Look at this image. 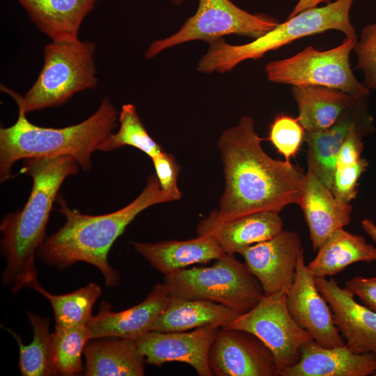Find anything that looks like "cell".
I'll list each match as a JSON object with an SVG mask.
<instances>
[{"label": "cell", "mask_w": 376, "mask_h": 376, "mask_svg": "<svg viewBox=\"0 0 376 376\" xmlns=\"http://www.w3.org/2000/svg\"><path fill=\"white\" fill-rule=\"evenodd\" d=\"M376 261V246L365 237L345 230H335L318 248L316 256L307 265L315 277L336 275L349 265Z\"/></svg>", "instance_id": "484cf974"}, {"label": "cell", "mask_w": 376, "mask_h": 376, "mask_svg": "<svg viewBox=\"0 0 376 376\" xmlns=\"http://www.w3.org/2000/svg\"><path fill=\"white\" fill-rule=\"evenodd\" d=\"M286 296L290 314L318 344L326 347L345 345L335 324L332 310L319 291L315 276L307 268L303 248L297 258L294 281Z\"/></svg>", "instance_id": "7c38bea8"}, {"label": "cell", "mask_w": 376, "mask_h": 376, "mask_svg": "<svg viewBox=\"0 0 376 376\" xmlns=\"http://www.w3.org/2000/svg\"><path fill=\"white\" fill-rule=\"evenodd\" d=\"M239 315L222 304L171 295L166 307L154 322L152 331L176 332L205 327L221 328Z\"/></svg>", "instance_id": "cb8c5ba5"}, {"label": "cell", "mask_w": 376, "mask_h": 376, "mask_svg": "<svg viewBox=\"0 0 376 376\" xmlns=\"http://www.w3.org/2000/svg\"><path fill=\"white\" fill-rule=\"evenodd\" d=\"M160 187L155 174L150 175L141 194L124 207L105 214H84L68 207L61 196L57 210L65 217L63 226L46 237L37 251L42 261L59 270L77 262L94 265L102 273L107 286L120 283V276L107 260L114 242L134 218L146 208L173 201Z\"/></svg>", "instance_id": "3957f363"}, {"label": "cell", "mask_w": 376, "mask_h": 376, "mask_svg": "<svg viewBox=\"0 0 376 376\" xmlns=\"http://www.w3.org/2000/svg\"><path fill=\"white\" fill-rule=\"evenodd\" d=\"M78 171L79 164L69 155L24 159L21 173L33 180L30 196L23 208L5 216L0 226L1 249L6 260L1 282L13 293L32 288L38 282L35 256L46 239L53 203L64 180Z\"/></svg>", "instance_id": "7a4b0ae2"}, {"label": "cell", "mask_w": 376, "mask_h": 376, "mask_svg": "<svg viewBox=\"0 0 376 376\" xmlns=\"http://www.w3.org/2000/svg\"><path fill=\"white\" fill-rule=\"evenodd\" d=\"M172 1L173 2L177 4L180 3L182 1V0H172Z\"/></svg>", "instance_id": "74e56055"}, {"label": "cell", "mask_w": 376, "mask_h": 376, "mask_svg": "<svg viewBox=\"0 0 376 376\" xmlns=\"http://www.w3.org/2000/svg\"><path fill=\"white\" fill-rule=\"evenodd\" d=\"M38 29L52 41L79 40L78 33L97 0H17Z\"/></svg>", "instance_id": "7402d4cb"}, {"label": "cell", "mask_w": 376, "mask_h": 376, "mask_svg": "<svg viewBox=\"0 0 376 376\" xmlns=\"http://www.w3.org/2000/svg\"><path fill=\"white\" fill-rule=\"evenodd\" d=\"M254 120L242 116L218 141L225 189L218 210L222 221L261 211L280 212L299 204L304 173L290 161L277 160L263 149Z\"/></svg>", "instance_id": "6da1fadb"}, {"label": "cell", "mask_w": 376, "mask_h": 376, "mask_svg": "<svg viewBox=\"0 0 376 376\" xmlns=\"http://www.w3.org/2000/svg\"><path fill=\"white\" fill-rule=\"evenodd\" d=\"M354 126L375 130L374 119L369 110V96L359 98L329 127L317 132L305 131L308 170L329 189L338 154Z\"/></svg>", "instance_id": "9a60e30c"}, {"label": "cell", "mask_w": 376, "mask_h": 376, "mask_svg": "<svg viewBox=\"0 0 376 376\" xmlns=\"http://www.w3.org/2000/svg\"><path fill=\"white\" fill-rule=\"evenodd\" d=\"M91 336L87 324L55 327L52 334L53 361L58 375L72 376L83 370L81 356Z\"/></svg>", "instance_id": "f546056e"}, {"label": "cell", "mask_w": 376, "mask_h": 376, "mask_svg": "<svg viewBox=\"0 0 376 376\" xmlns=\"http://www.w3.org/2000/svg\"><path fill=\"white\" fill-rule=\"evenodd\" d=\"M171 294L164 283L155 284L140 304L118 312L103 301L99 313L93 316L87 327L91 338L118 337L134 340L152 331L157 317L166 307Z\"/></svg>", "instance_id": "e0dca14e"}, {"label": "cell", "mask_w": 376, "mask_h": 376, "mask_svg": "<svg viewBox=\"0 0 376 376\" xmlns=\"http://www.w3.org/2000/svg\"><path fill=\"white\" fill-rule=\"evenodd\" d=\"M298 234L283 230L267 240L251 245L240 254L251 273L258 280L264 295L287 294L295 274L301 250Z\"/></svg>", "instance_id": "4fadbf2b"}, {"label": "cell", "mask_w": 376, "mask_h": 376, "mask_svg": "<svg viewBox=\"0 0 376 376\" xmlns=\"http://www.w3.org/2000/svg\"><path fill=\"white\" fill-rule=\"evenodd\" d=\"M357 40L345 38L339 45L327 50L308 46L290 57L271 61L265 66L267 78L276 84L320 86L355 97L370 96V90L355 77L350 63Z\"/></svg>", "instance_id": "ba28073f"}, {"label": "cell", "mask_w": 376, "mask_h": 376, "mask_svg": "<svg viewBox=\"0 0 376 376\" xmlns=\"http://www.w3.org/2000/svg\"><path fill=\"white\" fill-rule=\"evenodd\" d=\"M220 328L198 327L191 331H151L133 340L146 361L161 367L168 362H182L200 376H212L208 354Z\"/></svg>", "instance_id": "5bb4252c"}, {"label": "cell", "mask_w": 376, "mask_h": 376, "mask_svg": "<svg viewBox=\"0 0 376 376\" xmlns=\"http://www.w3.org/2000/svg\"><path fill=\"white\" fill-rule=\"evenodd\" d=\"M375 373V354H357L345 345L326 347L312 339L301 347L299 361L281 376H368Z\"/></svg>", "instance_id": "d6986e66"}, {"label": "cell", "mask_w": 376, "mask_h": 376, "mask_svg": "<svg viewBox=\"0 0 376 376\" xmlns=\"http://www.w3.org/2000/svg\"><path fill=\"white\" fill-rule=\"evenodd\" d=\"M95 49V43L88 40L52 41L44 47V62L37 79L24 96L5 86L1 88L26 113L58 107L75 93L97 87Z\"/></svg>", "instance_id": "8992f818"}, {"label": "cell", "mask_w": 376, "mask_h": 376, "mask_svg": "<svg viewBox=\"0 0 376 376\" xmlns=\"http://www.w3.org/2000/svg\"><path fill=\"white\" fill-rule=\"evenodd\" d=\"M298 107V120L305 131L324 130L360 97L342 91L320 86H292Z\"/></svg>", "instance_id": "d4e9b609"}, {"label": "cell", "mask_w": 376, "mask_h": 376, "mask_svg": "<svg viewBox=\"0 0 376 376\" xmlns=\"http://www.w3.org/2000/svg\"><path fill=\"white\" fill-rule=\"evenodd\" d=\"M33 330V340L24 345L20 336L10 329L3 328L16 340L19 348V368L23 376L57 375L53 361L52 334L49 320L27 312Z\"/></svg>", "instance_id": "4316f807"}, {"label": "cell", "mask_w": 376, "mask_h": 376, "mask_svg": "<svg viewBox=\"0 0 376 376\" xmlns=\"http://www.w3.org/2000/svg\"><path fill=\"white\" fill-rule=\"evenodd\" d=\"M283 230L279 212L261 211L222 221L214 210L198 224V235H209L226 253H240L247 247L271 239Z\"/></svg>", "instance_id": "ac0fdd59"}, {"label": "cell", "mask_w": 376, "mask_h": 376, "mask_svg": "<svg viewBox=\"0 0 376 376\" xmlns=\"http://www.w3.org/2000/svg\"><path fill=\"white\" fill-rule=\"evenodd\" d=\"M19 108L13 125L0 129V181L12 177L15 163L29 157L69 155L85 171L92 167L91 155L113 132L118 111L108 97L89 118L63 128L43 127L29 121Z\"/></svg>", "instance_id": "277c9868"}, {"label": "cell", "mask_w": 376, "mask_h": 376, "mask_svg": "<svg viewBox=\"0 0 376 376\" xmlns=\"http://www.w3.org/2000/svg\"><path fill=\"white\" fill-rule=\"evenodd\" d=\"M368 166V162L363 157L355 162L336 166L331 190L338 201L350 203L357 197L359 179Z\"/></svg>", "instance_id": "d6a6232c"}, {"label": "cell", "mask_w": 376, "mask_h": 376, "mask_svg": "<svg viewBox=\"0 0 376 376\" xmlns=\"http://www.w3.org/2000/svg\"><path fill=\"white\" fill-rule=\"evenodd\" d=\"M305 130L298 118L290 116L278 115L272 122L268 139L285 160L294 157L304 139Z\"/></svg>", "instance_id": "4dcf8cb0"}, {"label": "cell", "mask_w": 376, "mask_h": 376, "mask_svg": "<svg viewBox=\"0 0 376 376\" xmlns=\"http://www.w3.org/2000/svg\"><path fill=\"white\" fill-rule=\"evenodd\" d=\"M118 122V130L107 137L99 150L109 152L128 146L141 150L150 158L163 151L147 132L134 104L123 105Z\"/></svg>", "instance_id": "f1b7e54d"}, {"label": "cell", "mask_w": 376, "mask_h": 376, "mask_svg": "<svg viewBox=\"0 0 376 376\" xmlns=\"http://www.w3.org/2000/svg\"><path fill=\"white\" fill-rule=\"evenodd\" d=\"M161 189L173 201L181 198L178 187L180 167L174 157L164 150L151 158Z\"/></svg>", "instance_id": "836d02e7"}, {"label": "cell", "mask_w": 376, "mask_h": 376, "mask_svg": "<svg viewBox=\"0 0 376 376\" xmlns=\"http://www.w3.org/2000/svg\"><path fill=\"white\" fill-rule=\"evenodd\" d=\"M354 1L336 0L322 7L304 10L246 44L230 45L224 38L212 42L200 59L197 70L203 73L226 72L242 61L259 59L297 39L330 30L339 31L347 38L358 39L350 18Z\"/></svg>", "instance_id": "5b68a950"}, {"label": "cell", "mask_w": 376, "mask_h": 376, "mask_svg": "<svg viewBox=\"0 0 376 376\" xmlns=\"http://www.w3.org/2000/svg\"><path fill=\"white\" fill-rule=\"evenodd\" d=\"M136 252L164 276L196 263L216 260L226 253L209 235L187 240L158 242H132Z\"/></svg>", "instance_id": "44dd1931"}, {"label": "cell", "mask_w": 376, "mask_h": 376, "mask_svg": "<svg viewBox=\"0 0 376 376\" xmlns=\"http://www.w3.org/2000/svg\"><path fill=\"white\" fill-rule=\"evenodd\" d=\"M31 289L49 300L58 327L87 324L93 318V305L102 294L100 286L95 283L70 293L58 295L47 292L38 282Z\"/></svg>", "instance_id": "83f0119b"}, {"label": "cell", "mask_w": 376, "mask_h": 376, "mask_svg": "<svg viewBox=\"0 0 376 376\" xmlns=\"http://www.w3.org/2000/svg\"><path fill=\"white\" fill-rule=\"evenodd\" d=\"M304 213L314 251L336 230L347 226L353 207L338 201L309 170L304 174L298 204Z\"/></svg>", "instance_id": "ffe728a7"}, {"label": "cell", "mask_w": 376, "mask_h": 376, "mask_svg": "<svg viewBox=\"0 0 376 376\" xmlns=\"http://www.w3.org/2000/svg\"><path fill=\"white\" fill-rule=\"evenodd\" d=\"M344 288L357 296L365 306L376 313V276H354L345 282Z\"/></svg>", "instance_id": "e575fe53"}, {"label": "cell", "mask_w": 376, "mask_h": 376, "mask_svg": "<svg viewBox=\"0 0 376 376\" xmlns=\"http://www.w3.org/2000/svg\"><path fill=\"white\" fill-rule=\"evenodd\" d=\"M322 2L329 4L331 3V0H299L288 18L292 17L304 10L315 8Z\"/></svg>", "instance_id": "d590c367"}, {"label": "cell", "mask_w": 376, "mask_h": 376, "mask_svg": "<svg viewBox=\"0 0 376 376\" xmlns=\"http://www.w3.org/2000/svg\"><path fill=\"white\" fill-rule=\"evenodd\" d=\"M375 376H376V373L375 374Z\"/></svg>", "instance_id": "f35d334b"}, {"label": "cell", "mask_w": 376, "mask_h": 376, "mask_svg": "<svg viewBox=\"0 0 376 376\" xmlns=\"http://www.w3.org/2000/svg\"><path fill=\"white\" fill-rule=\"evenodd\" d=\"M363 230L376 243V224L370 219H364L361 221Z\"/></svg>", "instance_id": "8d00e7d4"}, {"label": "cell", "mask_w": 376, "mask_h": 376, "mask_svg": "<svg viewBox=\"0 0 376 376\" xmlns=\"http://www.w3.org/2000/svg\"><path fill=\"white\" fill-rule=\"evenodd\" d=\"M171 296L222 304L244 313L264 295L258 280L234 254L226 253L211 266L185 268L164 276Z\"/></svg>", "instance_id": "52a82bcc"}, {"label": "cell", "mask_w": 376, "mask_h": 376, "mask_svg": "<svg viewBox=\"0 0 376 376\" xmlns=\"http://www.w3.org/2000/svg\"><path fill=\"white\" fill-rule=\"evenodd\" d=\"M316 285L329 304L335 324L345 345L357 354H376V313L358 303L354 295L334 279L315 277Z\"/></svg>", "instance_id": "2e32d148"}, {"label": "cell", "mask_w": 376, "mask_h": 376, "mask_svg": "<svg viewBox=\"0 0 376 376\" xmlns=\"http://www.w3.org/2000/svg\"><path fill=\"white\" fill-rule=\"evenodd\" d=\"M353 50L357 56L356 68L364 75L363 85L369 90L376 89V22L362 29Z\"/></svg>", "instance_id": "1f68e13d"}, {"label": "cell", "mask_w": 376, "mask_h": 376, "mask_svg": "<svg viewBox=\"0 0 376 376\" xmlns=\"http://www.w3.org/2000/svg\"><path fill=\"white\" fill-rule=\"evenodd\" d=\"M86 376H143L145 358L133 340L118 337L91 339L84 350Z\"/></svg>", "instance_id": "603a6c76"}, {"label": "cell", "mask_w": 376, "mask_h": 376, "mask_svg": "<svg viewBox=\"0 0 376 376\" xmlns=\"http://www.w3.org/2000/svg\"><path fill=\"white\" fill-rule=\"evenodd\" d=\"M208 363L215 376H280L270 350L243 330L221 328L210 349Z\"/></svg>", "instance_id": "8fae6325"}, {"label": "cell", "mask_w": 376, "mask_h": 376, "mask_svg": "<svg viewBox=\"0 0 376 376\" xmlns=\"http://www.w3.org/2000/svg\"><path fill=\"white\" fill-rule=\"evenodd\" d=\"M279 24L274 17L249 13L230 0H199L195 14L174 34L152 42L145 57L150 59L164 49L191 40L210 43L230 34L256 39Z\"/></svg>", "instance_id": "9c48e42d"}, {"label": "cell", "mask_w": 376, "mask_h": 376, "mask_svg": "<svg viewBox=\"0 0 376 376\" xmlns=\"http://www.w3.org/2000/svg\"><path fill=\"white\" fill-rule=\"evenodd\" d=\"M250 332L272 352L281 373L300 358L303 344L313 339L290 314L285 293L263 295L256 306L222 327Z\"/></svg>", "instance_id": "30bf717a"}]
</instances>
